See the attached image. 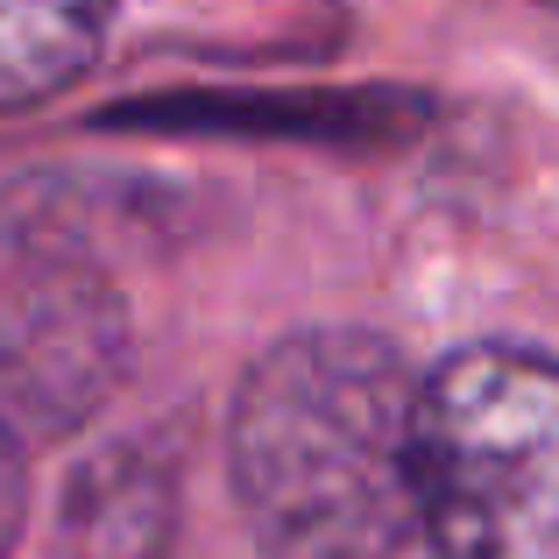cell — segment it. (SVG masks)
Instances as JSON below:
<instances>
[{"label": "cell", "instance_id": "cell-5", "mask_svg": "<svg viewBox=\"0 0 559 559\" xmlns=\"http://www.w3.org/2000/svg\"><path fill=\"white\" fill-rule=\"evenodd\" d=\"M114 0H0V114L36 107L93 71Z\"/></svg>", "mask_w": 559, "mask_h": 559}, {"label": "cell", "instance_id": "cell-2", "mask_svg": "<svg viewBox=\"0 0 559 559\" xmlns=\"http://www.w3.org/2000/svg\"><path fill=\"white\" fill-rule=\"evenodd\" d=\"M425 538L439 559H559V361L461 347L425 376Z\"/></svg>", "mask_w": 559, "mask_h": 559}, {"label": "cell", "instance_id": "cell-4", "mask_svg": "<svg viewBox=\"0 0 559 559\" xmlns=\"http://www.w3.org/2000/svg\"><path fill=\"white\" fill-rule=\"evenodd\" d=\"M170 546H178V467L156 439H121L71 475L57 559H170Z\"/></svg>", "mask_w": 559, "mask_h": 559}, {"label": "cell", "instance_id": "cell-1", "mask_svg": "<svg viewBox=\"0 0 559 559\" xmlns=\"http://www.w3.org/2000/svg\"><path fill=\"white\" fill-rule=\"evenodd\" d=\"M227 475L262 559H396L425 532V376L361 326H305L234 390Z\"/></svg>", "mask_w": 559, "mask_h": 559}, {"label": "cell", "instance_id": "cell-3", "mask_svg": "<svg viewBox=\"0 0 559 559\" xmlns=\"http://www.w3.org/2000/svg\"><path fill=\"white\" fill-rule=\"evenodd\" d=\"M128 369V305L71 255L0 262V425L14 439H71Z\"/></svg>", "mask_w": 559, "mask_h": 559}, {"label": "cell", "instance_id": "cell-6", "mask_svg": "<svg viewBox=\"0 0 559 559\" xmlns=\"http://www.w3.org/2000/svg\"><path fill=\"white\" fill-rule=\"evenodd\" d=\"M22 518H28V475H22V439L0 425V559L14 552L22 538Z\"/></svg>", "mask_w": 559, "mask_h": 559}]
</instances>
